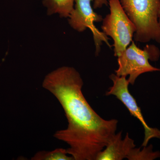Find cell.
<instances>
[{
  "label": "cell",
  "mask_w": 160,
  "mask_h": 160,
  "mask_svg": "<svg viewBox=\"0 0 160 160\" xmlns=\"http://www.w3.org/2000/svg\"><path fill=\"white\" fill-rule=\"evenodd\" d=\"M83 80L74 68L63 66L47 75L42 87L57 99L68 121L66 129L55 133L67 143L75 160H96L117 129L118 120H105L90 106L82 91Z\"/></svg>",
  "instance_id": "cell-1"
},
{
  "label": "cell",
  "mask_w": 160,
  "mask_h": 160,
  "mask_svg": "<svg viewBox=\"0 0 160 160\" xmlns=\"http://www.w3.org/2000/svg\"><path fill=\"white\" fill-rule=\"evenodd\" d=\"M120 2L135 26V41L145 43L152 40L160 43L158 17L160 0H120Z\"/></svg>",
  "instance_id": "cell-2"
},
{
  "label": "cell",
  "mask_w": 160,
  "mask_h": 160,
  "mask_svg": "<svg viewBox=\"0 0 160 160\" xmlns=\"http://www.w3.org/2000/svg\"><path fill=\"white\" fill-rule=\"evenodd\" d=\"M156 47L147 45L141 49L132 42L122 54L118 57V67L115 71L118 76H129V84L134 85L137 78L143 73L153 71H160V69L150 65L149 60L157 61L159 52Z\"/></svg>",
  "instance_id": "cell-3"
},
{
  "label": "cell",
  "mask_w": 160,
  "mask_h": 160,
  "mask_svg": "<svg viewBox=\"0 0 160 160\" xmlns=\"http://www.w3.org/2000/svg\"><path fill=\"white\" fill-rule=\"evenodd\" d=\"M109 2L110 13L103 19L102 28L103 32L113 40L114 55L118 57L132 42L136 28L120 0H109Z\"/></svg>",
  "instance_id": "cell-4"
},
{
  "label": "cell",
  "mask_w": 160,
  "mask_h": 160,
  "mask_svg": "<svg viewBox=\"0 0 160 160\" xmlns=\"http://www.w3.org/2000/svg\"><path fill=\"white\" fill-rule=\"evenodd\" d=\"M93 0H75V6L69 15V22L70 26L75 30L82 32L89 28L93 35L96 46V54L100 51L101 45L103 42L109 47V38L103 32L100 31L95 27L94 22L102 21L100 15L95 12L91 5Z\"/></svg>",
  "instance_id": "cell-5"
},
{
  "label": "cell",
  "mask_w": 160,
  "mask_h": 160,
  "mask_svg": "<svg viewBox=\"0 0 160 160\" xmlns=\"http://www.w3.org/2000/svg\"><path fill=\"white\" fill-rule=\"evenodd\" d=\"M113 85L106 92V95H114L123 103L131 115L141 122L145 130V138L142 146H147L149 140L153 138L160 139V130L149 127L145 121L140 107L136 101L130 94L129 90V83L126 77L118 76L112 74L109 76Z\"/></svg>",
  "instance_id": "cell-6"
},
{
  "label": "cell",
  "mask_w": 160,
  "mask_h": 160,
  "mask_svg": "<svg viewBox=\"0 0 160 160\" xmlns=\"http://www.w3.org/2000/svg\"><path fill=\"white\" fill-rule=\"evenodd\" d=\"M122 131L112 136L105 148L98 154L96 160H122L128 158L136 147L134 141L128 133L122 139Z\"/></svg>",
  "instance_id": "cell-7"
},
{
  "label": "cell",
  "mask_w": 160,
  "mask_h": 160,
  "mask_svg": "<svg viewBox=\"0 0 160 160\" xmlns=\"http://www.w3.org/2000/svg\"><path fill=\"white\" fill-rule=\"evenodd\" d=\"M75 0H43V4L50 15L58 13L61 17H69L73 10Z\"/></svg>",
  "instance_id": "cell-8"
},
{
  "label": "cell",
  "mask_w": 160,
  "mask_h": 160,
  "mask_svg": "<svg viewBox=\"0 0 160 160\" xmlns=\"http://www.w3.org/2000/svg\"><path fill=\"white\" fill-rule=\"evenodd\" d=\"M66 149L58 148L53 151L38 152L32 158V160H73L72 156L68 155Z\"/></svg>",
  "instance_id": "cell-9"
},
{
  "label": "cell",
  "mask_w": 160,
  "mask_h": 160,
  "mask_svg": "<svg viewBox=\"0 0 160 160\" xmlns=\"http://www.w3.org/2000/svg\"><path fill=\"white\" fill-rule=\"evenodd\" d=\"M160 157L159 152L152 151V145L144 146L142 149L135 147L127 159L129 160H152Z\"/></svg>",
  "instance_id": "cell-10"
},
{
  "label": "cell",
  "mask_w": 160,
  "mask_h": 160,
  "mask_svg": "<svg viewBox=\"0 0 160 160\" xmlns=\"http://www.w3.org/2000/svg\"><path fill=\"white\" fill-rule=\"evenodd\" d=\"M108 2L107 0H94L93 7L94 9L101 8L104 5H107Z\"/></svg>",
  "instance_id": "cell-11"
},
{
  "label": "cell",
  "mask_w": 160,
  "mask_h": 160,
  "mask_svg": "<svg viewBox=\"0 0 160 160\" xmlns=\"http://www.w3.org/2000/svg\"><path fill=\"white\" fill-rule=\"evenodd\" d=\"M158 22H159V25L160 26V8L159 10V12H158Z\"/></svg>",
  "instance_id": "cell-12"
}]
</instances>
